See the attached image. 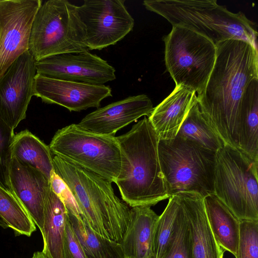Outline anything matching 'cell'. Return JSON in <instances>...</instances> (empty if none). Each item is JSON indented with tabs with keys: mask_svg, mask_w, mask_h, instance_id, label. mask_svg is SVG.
I'll use <instances>...</instances> for the list:
<instances>
[{
	"mask_svg": "<svg viewBox=\"0 0 258 258\" xmlns=\"http://www.w3.org/2000/svg\"><path fill=\"white\" fill-rule=\"evenodd\" d=\"M154 108L145 94L129 96L98 108L85 116L78 125L94 133L114 136L118 131L142 116H149Z\"/></svg>",
	"mask_w": 258,
	"mask_h": 258,
	"instance_id": "15",
	"label": "cell"
},
{
	"mask_svg": "<svg viewBox=\"0 0 258 258\" xmlns=\"http://www.w3.org/2000/svg\"><path fill=\"white\" fill-rule=\"evenodd\" d=\"M41 0H0V79L29 49L31 28Z\"/></svg>",
	"mask_w": 258,
	"mask_h": 258,
	"instance_id": "11",
	"label": "cell"
},
{
	"mask_svg": "<svg viewBox=\"0 0 258 258\" xmlns=\"http://www.w3.org/2000/svg\"><path fill=\"white\" fill-rule=\"evenodd\" d=\"M36 66L37 74L64 81L102 85L116 79L115 69L88 50L47 57Z\"/></svg>",
	"mask_w": 258,
	"mask_h": 258,
	"instance_id": "13",
	"label": "cell"
},
{
	"mask_svg": "<svg viewBox=\"0 0 258 258\" xmlns=\"http://www.w3.org/2000/svg\"><path fill=\"white\" fill-rule=\"evenodd\" d=\"M163 40L166 68L175 86L200 94L213 69L217 46L204 36L180 26H172Z\"/></svg>",
	"mask_w": 258,
	"mask_h": 258,
	"instance_id": "9",
	"label": "cell"
},
{
	"mask_svg": "<svg viewBox=\"0 0 258 258\" xmlns=\"http://www.w3.org/2000/svg\"><path fill=\"white\" fill-rule=\"evenodd\" d=\"M121 169L115 182L122 199L130 207L154 206L170 198L160 165L159 138L148 118L116 137Z\"/></svg>",
	"mask_w": 258,
	"mask_h": 258,
	"instance_id": "2",
	"label": "cell"
},
{
	"mask_svg": "<svg viewBox=\"0 0 258 258\" xmlns=\"http://www.w3.org/2000/svg\"><path fill=\"white\" fill-rule=\"evenodd\" d=\"M159 216L150 206L130 210V221L121 245L126 258H151L155 226Z\"/></svg>",
	"mask_w": 258,
	"mask_h": 258,
	"instance_id": "19",
	"label": "cell"
},
{
	"mask_svg": "<svg viewBox=\"0 0 258 258\" xmlns=\"http://www.w3.org/2000/svg\"><path fill=\"white\" fill-rule=\"evenodd\" d=\"M236 258H258V221L240 220L239 239Z\"/></svg>",
	"mask_w": 258,
	"mask_h": 258,
	"instance_id": "30",
	"label": "cell"
},
{
	"mask_svg": "<svg viewBox=\"0 0 258 258\" xmlns=\"http://www.w3.org/2000/svg\"><path fill=\"white\" fill-rule=\"evenodd\" d=\"M36 62L27 50L0 79V115L13 130L26 118L28 105L34 96Z\"/></svg>",
	"mask_w": 258,
	"mask_h": 258,
	"instance_id": "12",
	"label": "cell"
},
{
	"mask_svg": "<svg viewBox=\"0 0 258 258\" xmlns=\"http://www.w3.org/2000/svg\"><path fill=\"white\" fill-rule=\"evenodd\" d=\"M143 5L172 26L191 30L216 45L228 40L239 39L257 48L256 23L241 12L229 11L216 0H145Z\"/></svg>",
	"mask_w": 258,
	"mask_h": 258,
	"instance_id": "4",
	"label": "cell"
},
{
	"mask_svg": "<svg viewBox=\"0 0 258 258\" xmlns=\"http://www.w3.org/2000/svg\"><path fill=\"white\" fill-rule=\"evenodd\" d=\"M68 219L67 210L49 186L45 198L42 251L48 258H64L63 241Z\"/></svg>",
	"mask_w": 258,
	"mask_h": 258,
	"instance_id": "21",
	"label": "cell"
},
{
	"mask_svg": "<svg viewBox=\"0 0 258 258\" xmlns=\"http://www.w3.org/2000/svg\"><path fill=\"white\" fill-rule=\"evenodd\" d=\"M193 258H223L225 250L217 242L209 224L204 198L196 192H181Z\"/></svg>",
	"mask_w": 258,
	"mask_h": 258,
	"instance_id": "17",
	"label": "cell"
},
{
	"mask_svg": "<svg viewBox=\"0 0 258 258\" xmlns=\"http://www.w3.org/2000/svg\"><path fill=\"white\" fill-rule=\"evenodd\" d=\"M49 184L51 189L62 202L67 211L77 217H82L81 210L70 189L54 170L50 175Z\"/></svg>",
	"mask_w": 258,
	"mask_h": 258,
	"instance_id": "31",
	"label": "cell"
},
{
	"mask_svg": "<svg viewBox=\"0 0 258 258\" xmlns=\"http://www.w3.org/2000/svg\"><path fill=\"white\" fill-rule=\"evenodd\" d=\"M196 93L183 86H175L172 92L154 108L148 119L159 140L174 138L191 105Z\"/></svg>",
	"mask_w": 258,
	"mask_h": 258,
	"instance_id": "18",
	"label": "cell"
},
{
	"mask_svg": "<svg viewBox=\"0 0 258 258\" xmlns=\"http://www.w3.org/2000/svg\"><path fill=\"white\" fill-rule=\"evenodd\" d=\"M124 0H85L77 10L86 32L88 50L114 45L132 31L135 21Z\"/></svg>",
	"mask_w": 258,
	"mask_h": 258,
	"instance_id": "10",
	"label": "cell"
},
{
	"mask_svg": "<svg viewBox=\"0 0 258 258\" xmlns=\"http://www.w3.org/2000/svg\"><path fill=\"white\" fill-rule=\"evenodd\" d=\"M181 207L175 231L163 258H193L188 225L180 192Z\"/></svg>",
	"mask_w": 258,
	"mask_h": 258,
	"instance_id": "28",
	"label": "cell"
},
{
	"mask_svg": "<svg viewBox=\"0 0 258 258\" xmlns=\"http://www.w3.org/2000/svg\"><path fill=\"white\" fill-rule=\"evenodd\" d=\"M28 50L36 61L55 55L88 50L85 27L77 6L67 0L42 3L32 24Z\"/></svg>",
	"mask_w": 258,
	"mask_h": 258,
	"instance_id": "6",
	"label": "cell"
},
{
	"mask_svg": "<svg viewBox=\"0 0 258 258\" xmlns=\"http://www.w3.org/2000/svg\"><path fill=\"white\" fill-rule=\"evenodd\" d=\"M48 146L52 155L111 183L119 174L121 153L115 136L94 133L73 123L57 130Z\"/></svg>",
	"mask_w": 258,
	"mask_h": 258,
	"instance_id": "8",
	"label": "cell"
},
{
	"mask_svg": "<svg viewBox=\"0 0 258 258\" xmlns=\"http://www.w3.org/2000/svg\"><path fill=\"white\" fill-rule=\"evenodd\" d=\"M0 216L16 235L30 236L36 230L34 223L15 195L1 186Z\"/></svg>",
	"mask_w": 258,
	"mask_h": 258,
	"instance_id": "27",
	"label": "cell"
},
{
	"mask_svg": "<svg viewBox=\"0 0 258 258\" xmlns=\"http://www.w3.org/2000/svg\"><path fill=\"white\" fill-rule=\"evenodd\" d=\"M238 149L258 160V78L249 83L241 100Z\"/></svg>",
	"mask_w": 258,
	"mask_h": 258,
	"instance_id": "22",
	"label": "cell"
},
{
	"mask_svg": "<svg viewBox=\"0 0 258 258\" xmlns=\"http://www.w3.org/2000/svg\"><path fill=\"white\" fill-rule=\"evenodd\" d=\"M31 258H48L42 251L35 252Z\"/></svg>",
	"mask_w": 258,
	"mask_h": 258,
	"instance_id": "33",
	"label": "cell"
},
{
	"mask_svg": "<svg viewBox=\"0 0 258 258\" xmlns=\"http://www.w3.org/2000/svg\"><path fill=\"white\" fill-rule=\"evenodd\" d=\"M177 136L216 153L225 144L201 112L197 98L180 126Z\"/></svg>",
	"mask_w": 258,
	"mask_h": 258,
	"instance_id": "25",
	"label": "cell"
},
{
	"mask_svg": "<svg viewBox=\"0 0 258 258\" xmlns=\"http://www.w3.org/2000/svg\"><path fill=\"white\" fill-rule=\"evenodd\" d=\"M258 160L225 144L215 154L214 195L240 220L258 221Z\"/></svg>",
	"mask_w": 258,
	"mask_h": 258,
	"instance_id": "7",
	"label": "cell"
},
{
	"mask_svg": "<svg viewBox=\"0 0 258 258\" xmlns=\"http://www.w3.org/2000/svg\"><path fill=\"white\" fill-rule=\"evenodd\" d=\"M207 218L214 236L219 246L237 256L240 220L214 194L204 198Z\"/></svg>",
	"mask_w": 258,
	"mask_h": 258,
	"instance_id": "20",
	"label": "cell"
},
{
	"mask_svg": "<svg viewBox=\"0 0 258 258\" xmlns=\"http://www.w3.org/2000/svg\"><path fill=\"white\" fill-rule=\"evenodd\" d=\"M67 212L70 225L86 258H126L121 244L94 231L83 217Z\"/></svg>",
	"mask_w": 258,
	"mask_h": 258,
	"instance_id": "24",
	"label": "cell"
},
{
	"mask_svg": "<svg viewBox=\"0 0 258 258\" xmlns=\"http://www.w3.org/2000/svg\"><path fill=\"white\" fill-rule=\"evenodd\" d=\"M158 157L170 197L181 192L214 194L216 153L176 136L159 140Z\"/></svg>",
	"mask_w": 258,
	"mask_h": 258,
	"instance_id": "5",
	"label": "cell"
},
{
	"mask_svg": "<svg viewBox=\"0 0 258 258\" xmlns=\"http://www.w3.org/2000/svg\"><path fill=\"white\" fill-rule=\"evenodd\" d=\"M216 61L206 85L197 95L201 112L224 143L238 148L241 100L258 78L257 48L230 39L217 45Z\"/></svg>",
	"mask_w": 258,
	"mask_h": 258,
	"instance_id": "1",
	"label": "cell"
},
{
	"mask_svg": "<svg viewBox=\"0 0 258 258\" xmlns=\"http://www.w3.org/2000/svg\"><path fill=\"white\" fill-rule=\"evenodd\" d=\"M52 161L54 172L69 186L90 227L121 244L131 209L115 195L111 182L57 156Z\"/></svg>",
	"mask_w": 258,
	"mask_h": 258,
	"instance_id": "3",
	"label": "cell"
},
{
	"mask_svg": "<svg viewBox=\"0 0 258 258\" xmlns=\"http://www.w3.org/2000/svg\"><path fill=\"white\" fill-rule=\"evenodd\" d=\"M0 226L5 229L9 227L8 225L6 223V222L4 221V220L2 218V217L1 216H0Z\"/></svg>",
	"mask_w": 258,
	"mask_h": 258,
	"instance_id": "34",
	"label": "cell"
},
{
	"mask_svg": "<svg viewBox=\"0 0 258 258\" xmlns=\"http://www.w3.org/2000/svg\"><path fill=\"white\" fill-rule=\"evenodd\" d=\"M63 257L86 258L81 243L70 225L68 216L63 241Z\"/></svg>",
	"mask_w": 258,
	"mask_h": 258,
	"instance_id": "32",
	"label": "cell"
},
{
	"mask_svg": "<svg viewBox=\"0 0 258 258\" xmlns=\"http://www.w3.org/2000/svg\"><path fill=\"white\" fill-rule=\"evenodd\" d=\"M181 201L180 192L169 198L168 204L156 223L151 258H163L173 239L176 228Z\"/></svg>",
	"mask_w": 258,
	"mask_h": 258,
	"instance_id": "26",
	"label": "cell"
},
{
	"mask_svg": "<svg viewBox=\"0 0 258 258\" xmlns=\"http://www.w3.org/2000/svg\"><path fill=\"white\" fill-rule=\"evenodd\" d=\"M33 92L43 102L61 106L70 111L98 108L104 99L112 96L111 89L104 85L61 80L38 74L34 78Z\"/></svg>",
	"mask_w": 258,
	"mask_h": 258,
	"instance_id": "14",
	"label": "cell"
},
{
	"mask_svg": "<svg viewBox=\"0 0 258 258\" xmlns=\"http://www.w3.org/2000/svg\"><path fill=\"white\" fill-rule=\"evenodd\" d=\"M10 181L13 194L40 231L49 179L39 170L12 157Z\"/></svg>",
	"mask_w": 258,
	"mask_h": 258,
	"instance_id": "16",
	"label": "cell"
},
{
	"mask_svg": "<svg viewBox=\"0 0 258 258\" xmlns=\"http://www.w3.org/2000/svg\"><path fill=\"white\" fill-rule=\"evenodd\" d=\"M12 156L21 162L42 172L49 179L53 165L48 146L25 130L15 135L11 147Z\"/></svg>",
	"mask_w": 258,
	"mask_h": 258,
	"instance_id": "23",
	"label": "cell"
},
{
	"mask_svg": "<svg viewBox=\"0 0 258 258\" xmlns=\"http://www.w3.org/2000/svg\"><path fill=\"white\" fill-rule=\"evenodd\" d=\"M14 136V130L0 115V186L13 194L9 175Z\"/></svg>",
	"mask_w": 258,
	"mask_h": 258,
	"instance_id": "29",
	"label": "cell"
}]
</instances>
